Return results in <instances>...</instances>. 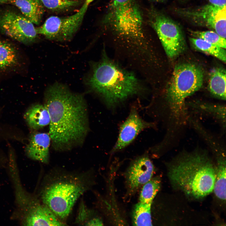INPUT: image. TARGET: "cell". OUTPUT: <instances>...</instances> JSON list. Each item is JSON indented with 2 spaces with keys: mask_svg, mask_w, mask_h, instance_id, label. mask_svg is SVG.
Instances as JSON below:
<instances>
[{
  "mask_svg": "<svg viewBox=\"0 0 226 226\" xmlns=\"http://www.w3.org/2000/svg\"><path fill=\"white\" fill-rule=\"evenodd\" d=\"M210 4L215 6L223 7L226 6V0H208Z\"/></svg>",
  "mask_w": 226,
  "mask_h": 226,
  "instance_id": "25",
  "label": "cell"
},
{
  "mask_svg": "<svg viewBox=\"0 0 226 226\" xmlns=\"http://www.w3.org/2000/svg\"><path fill=\"white\" fill-rule=\"evenodd\" d=\"M190 40L196 49L213 56L224 63L226 62L225 49L214 46L198 38H191Z\"/></svg>",
  "mask_w": 226,
  "mask_h": 226,
  "instance_id": "21",
  "label": "cell"
},
{
  "mask_svg": "<svg viewBox=\"0 0 226 226\" xmlns=\"http://www.w3.org/2000/svg\"><path fill=\"white\" fill-rule=\"evenodd\" d=\"M8 3L18 8L22 14L34 24L40 23L44 9L39 0H9Z\"/></svg>",
  "mask_w": 226,
  "mask_h": 226,
  "instance_id": "14",
  "label": "cell"
},
{
  "mask_svg": "<svg viewBox=\"0 0 226 226\" xmlns=\"http://www.w3.org/2000/svg\"><path fill=\"white\" fill-rule=\"evenodd\" d=\"M85 83L112 109L131 98L143 95L148 90L135 73L110 58L105 49L100 60L91 63Z\"/></svg>",
  "mask_w": 226,
  "mask_h": 226,
  "instance_id": "2",
  "label": "cell"
},
{
  "mask_svg": "<svg viewBox=\"0 0 226 226\" xmlns=\"http://www.w3.org/2000/svg\"><path fill=\"white\" fill-rule=\"evenodd\" d=\"M191 33L196 38L202 39L218 47L226 49V38L214 31H192Z\"/></svg>",
  "mask_w": 226,
  "mask_h": 226,
  "instance_id": "24",
  "label": "cell"
},
{
  "mask_svg": "<svg viewBox=\"0 0 226 226\" xmlns=\"http://www.w3.org/2000/svg\"><path fill=\"white\" fill-rule=\"evenodd\" d=\"M226 160L223 155L219 157L216 169V176L213 191L216 196L222 200H226Z\"/></svg>",
  "mask_w": 226,
  "mask_h": 226,
  "instance_id": "19",
  "label": "cell"
},
{
  "mask_svg": "<svg viewBox=\"0 0 226 226\" xmlns=\"http://www.w3.org/2000/svg\"><path fill=\"white\" fill-rule=\"evenodd\" d=\"M93 1L85 0L78 11L72 15L49 17L41 25L36 28L38 34L51 40H70L80 27L89 7Z\"/></svg>",
  "mask_w": 226,
  "mask_h": 226,
  "instance_id": "6",
  "label": "cell"
},
{
  "mask_svg": "<svg viewBox=\"0 0 226 226\" xmlns=\"http://www.w3.org/2000/svg\"><path fill=\"white\" fill-rule=\"evenodd\" d=\"M24 117L28 126L33 130H38L49 125L50 119L45 106L40 104L32 105L26 111Z\"/></svg>",
  "mask_w": 226,
  "mask_h": 226,
  "instance_id": "15",
  "label": "cell"
},
{
  "mask_svg": "<svg viewBox=\"0 0 226 226\" xmlns=\"http://www.w3.org/2000/svg\"><path fill=\"white\" fill-rule=\"evenodd\" d=\"M34 24L22 14L7 11L0 15V30L9 37L25 44L32 43L38 35Z\"/></svg>",
  "mask_w": 226,
  "mask_h": 226,
  "instance_id": "9",
  "label": "cell"
},
{
  "mask_svg": "<svg viewBox=\"0 0 226 226\" xmlns=\"http://www.w3.org/2000/svg\"><path fill=\"white\" fill-rule=\"evenodd\" d=\"M154 123L143 119L140 116L138 108L132 106L126 120L121 125L117 139L110 153L121 151L129 146L143 130L155 127Z\"/></svg>",
  "mask_w": 226,
  "mask_h": 226,
  "instance_id": "10",
  "label": "cell"
},
{
  "mask_svg": "<svg viewBox=\"0 0 226 226\" xmlns=\"http://www.w3.org/2000/svg\"><path fill=\"white\" fill-rule=\"evenodd\" d=\"M44 105L49 114L48 133L55 150H67L83 143L89 126L87 104L82 95L56 83L46 91Z\"/></svg>",
  "mask_w": 226,
  "mask_h": 226,
  "instance_id": "1",
  "label": "cell"
},
{
  "mask_svg": "<svg viewBox=\"0 0 226 226\" xmlns=\"http://www.w3.org/2000/svg\"><path fill=\"white\" fill-rule=\"evenodd\" d=\"M203 79L202 70L190 63L177 65L175 67L167 90V98L170 110V124L176 128L184 124L186 119L185 100L199 90Z\"/></svg>",
  "mask_w": 226,
  "mask_h": 226,
  "instance_id": "5",
  "label": "cell"
},
{
  "mask_svg": "<svg viewBox=\"0 0 226 226\" xmlns=\"http://www.w3.org/2000/svg\"><path fill=\"white\" fill-rule=\"evenodd\" d=\"M168 175L174 186L186 194L201 198L213 191L216 169L206 152L183 153L172 162Z\"/></svg>",
  "mask_w": 226,
  "mask_h": 226,
  "instance_id": "4",
  "label": "cell"
},
{
  "mask_svg": "<svg viewBox=\"0 0 226 226\" xmlns=\"http://www.w3.org/2000/svg\"><path fill=\"white\" fill-rule=\"evenodd\" d=\"M75 223L84 226L102 225L103 223L101 219L96 215L94 210L86 206L83 200L80 204Z\"/></svg>",
  "mask_w": 226,
  "mask_h": 226,
  "instance_id": "20",
  "label": "cell"
},
{
  "mask_svg": "<svg viewBox=\"0 0 226 226\" xmlns=\"http://www.w3.org/2000/svg\"><path fill=\"white\" fill-rule=\"evenodd\" d=\"M208 87L211 93L222 100L226 99V71L221 68H216L210 73Z\"/></svg>",
  "mask_w": 226,
  "mask_h": 226,
  "instance_id": "16",
  "label": "cell"
},
{
  "mask_svg": "<svg viewBox=\"0 0 226 226\" xmlns=\"http://www.w3.org/2000/svg\"><path fill=\"white\" fill-rule=\"evenodd\" d=\"M177 11L180 15L193 23L213 30L226 38V6L219 7L210 4L196 8Z\"/></svg>",
  "mask_w": 226,
  "mask_h": 226,
  "instance_id": "8",
  "label": "cell"
},
{
  "mask_svg": "<svg viewBox=\"0 0 226 226\" xmlns=\"http://www.w3.org/2000/svg\"><path fill=\"white\" fill-rule=\"evenodd\" d=\"M9 0H0V5L8 2Z\"/></svg>",
  "mask_w": 226,
  "mask_h": 226,
  "instance_id": "26",
  "label": "cell"
},
{
  "mask_svg": "<svg viewBox=\"0 0 226 226\" xmlns=\"http://www.w3.org/2000/svg\"><path fill=\"white\" fill-rule=\"evenodd\" d=\"M17 53L11 44L0 40V69H5L16 65L19 59Z\"/></svg>",
  "mask_w": 226,
  "mask_h": 226,
  "instance_id": "18",
  "label": "cell"
},
{
  "mask_svg": "<svg viewBox=\"0 0 226 226\" xmlns=\"http://www.w3.org/2000/svg\"><path fill=\"white\" fill-rule=\"evenodd\" d=\"M161 181L158 177L152 178L143 186L139 197V201L142 202L152 203L153 199L159 191Z\"/></svg>",
  "mask_w": 226,
  "mask_h": 226,
  "instance_id": "22",
  "label": "cell"
},
{
  "mask_svg": "<svg viewBox=\"0 0 226 226\" xmlns=\"http://www.w3.org/2000/svg\"><path fill=\"white\" fill-rule=\"evenodd\" d=\"M152 203L139 201L133 209L132 214V223L135 226H152L151 207Z\"/></svg>",
  "mask_w": 226,
  "mask_h": 226,
  "instance_id": "17",
  "label": "cell"
},
{
  "mask_svg": "<svg viewBox=\"0 0 226 226\" xmlns=\"http://www.w3.org/2000/svg\"><path fill=\"white\" fill-rule=\"evenodd\" d=\"M93 184L92 176L89 171L52 170L44 179L40 199L65 223L76 202Z\"/></svg>",
  "mask_w": 226,
  "mask_h": 226,
  "instance_id": "3",
  "label": "cell"
},
{
  "mask_svg": "<svg viewBox=\"0 0 226 226\" xmlns=\"http://www.w3.org/2000/svg\"><path fill=\"white\" fill-rule=\"evenodd\" d=\"M150 23L157 34L167 56L175 58L185 47L183 35L179 26L166 15L155 11L150 15Z\"/></svg>",
  "mask_w": 226,
  "mask_h": 226,
  "instance_id": "7",
  "label": "cell"
},
{
  "mask_svg": "<svg viewBox=\"0 0 226 226\" xmlns=\"http://www.w3.org/2000/svg\"><path fill=\"white\" fill-rule=\"evenodd\" d=\"M51 142L49 133L38 132L32 133L25 148L27 155L32 159L44 164L48 163Z\"/></svg>",
  "mask_w": 226,
  "mask_h": 226,
  "instance_id": "13",
  "label": "cell"
},
{
  "mask_svg": "<svg viewBox=\"0 0 226 226\" xmlns=\"http://www.w3.org/2000/svg\"><path fill=\"white\" fill-rule=\"evenodd\" d=\"M153 171V165L146 154L138 157L132 161L125 175L129 193L132 194L149 180Z\"/></svg>",
  "mask_w": 226,
  "mask_h": 226,
  "instance_id": "11",
  "label": "cell"
},
{
  "mask_svg": "<svg viewBox=\"0 0 226 226\" xmlns=\"http://www.w3.org/2000/svg\"><path fill=\"white\" fill-rule=\"evenodd\" d=\"M43 7L50 10L61 12L75 8L82 2V0H39Z\"/></svg>",
  "mask_w": 226,
  "mask_h": 226,
  "instance_id": "23",
  "label": "cell"
},
{
  "mask_svg": "<svg viewBox=\"0 0 226 226\" xmlns=\"http://www.w3.org/2000/svg\"><path fill=\"white\" fill-rule=\"evenodd\" d=\"M23 220L28 226H64L66 223L60 220L50 209L40 199H31Z\"/></svg>",
  "mask_w": 226,
  "mask_h": 226,
  "instance_id": "12",
  "label": "cell"
},
{
  "mask_svg": "<svg viewBox=\"0 0 226 226\" xmlns=\"http://www.w3.org/2000/svg\"><path fill=\"white\" fill-rule=\"evenodd\" d=\"M153 1H156V2H163L165 0H152Z\"/></svg>",
  "mask_w": 226,
  "mask_h": 226,
  "instance_id": "27",
  "label": "cell"
}]
</instances>
